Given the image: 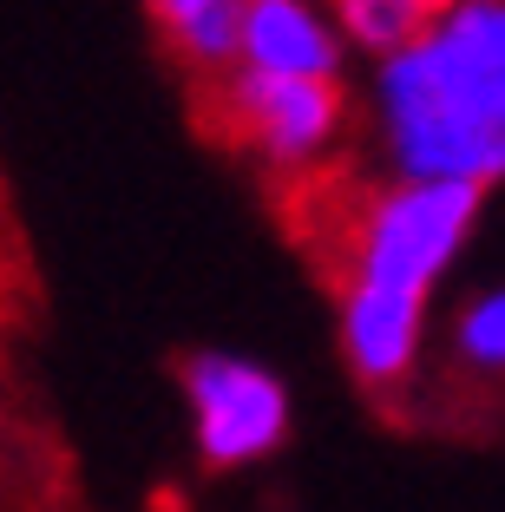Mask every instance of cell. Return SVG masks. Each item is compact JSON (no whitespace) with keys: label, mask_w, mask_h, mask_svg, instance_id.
Instances as JSON below:
<instances>
[{"label":"cell","mask_w":505,"mask_h":512,"mask_svg":"<svg viewBox=\"0 0 505 512\" xmlns=\"http://www.w3.org/2000/svg\"><path fill=\"white\" fill-rule=\"evenodd\" d=\"M453 362H460V375L486 381V388H505V283L460 302V316H453Z\"/></svg>","instance_id":"8992f818"},{"label":"cell","mask_w":505,"mask_h":512,"mask_svg":"<svg viewBox=\"0 0 505 512\" xmlns=\"http://www.w3.org/2000/svg\"><path fill=\"white\" fill-rule=\"evenodd\" d=\"M420 7H427V14H446V7H453V0H420Z\"/></svg>","instance_id":"9c48e42d"},{"label":"cell","mask_w":505,"mask_h":512,"mask_svg":"<svg viewBox=\"0 0 505 512\" xmlns=\"http://www.w3.org/2000/svg\"><path fill=\"white\" fill-rule=\"evenodd\" d=\"M479 224V184L387 178L342 230V355L361 388L394 394L414 381L427 302Z\"/></svg>","instance_id":"7a4b0ae2"},{"label":"cell","mask_w":505,"mask_h":512,"mask_svg":"<svg viewBox=\"0 0 505 512\" xmlns=\"http://www.w3.org/2000/svg\"><path fill=\"white\" fill-rule=\"evenodd\" d=\"M328 14H335L342 40L355 46V53H374V60L401 53V46L433 20L420 0H328Z\"/></svg>","instance_id":"52a82bcc"},{"label":"cell","mask_w":505,"mask_h":512,"mask_svg":"<svg viewBox=\"0 0 505 512\" xmlns=\"http://www.w3.org/2000/svg\"><path fill=\"white\" fill-rule=\"evenodd\" d=\"M374 145L394 178H505V0H453L374 60Z\"/></svg>","instance_id":"6da1fadb"},{"label":"cell","mask_w":505,"mask_h":512,"mask_svg":"<svg viewBox=\"0 0 505 512\" xmlns=\"http://www.w3.org/2000/svg\"><path fill=\"white\" fill-rule=\"evenodd\" d=\"M151 7V20H158L164 33L178 27V20H191V14H204V7H217V0H145Z\"/></svg>","instance_id":"ba28073f"},{"label":"cell","mask_w":505,"mask_h":512,"mask_svg":"<svg viewBox=\"0 0 505 512\" xmlns=\"http://www.w3.org/2000/svg\"><path fill=\"white\" fill-rule=\"evenodd\" d=\"M223 125L250 158H263L269 171H315L328 151L342 145L348 99L342 79H296V73H256V66H230L223 79H210Z\"/></svg>","instance_id":"3957f363"},{"label":"cell","mask_w":505,"mask_h":512,"mask_svg":"<svg viewBox=\"0 0 505 512\" xmlns=\"http://www.w3.org/2000/svg\"><path fill=\"white\" fill-rule=\"evenodd\" d=\"M348 40L328 14V0H243V60L256 73L342 79Z\"/></svg>","instance_id":"5b68a950"},{"label":"cell","mask_w":505,"mask_h":512,"mask_svg":"<svg viewBox=\"0 0 505 512\" xmlns=\"http://www.w3.org/2000/svg\"><path fill=\"white\" fill-rule=\"evenodd\" d=\"M184 407H191V440L210 467L237 473L256 467L289 440V388L250 355H191L184 362Z\"/></svg>","instance_id":"277c9868"}]
</instances>
